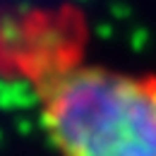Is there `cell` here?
<instances>
[{
    "instance_id": "6da1fadb",
    "label": "cell",
    "mask_w": 156,
    "mask_h": 156,
    "mask_svg": "<svg viewBox=\"0 0 156 156\" xmlns=\"http://www.w3.org/2000/svg\"><path fill=\"white\" fill-rule=\"evenodd\" d=\"M43 115L62 156H156V79L67 67L46 82Z\"/></svg>"
}]
</instances>
